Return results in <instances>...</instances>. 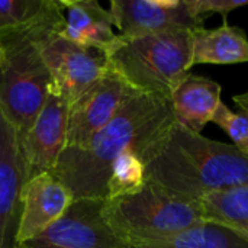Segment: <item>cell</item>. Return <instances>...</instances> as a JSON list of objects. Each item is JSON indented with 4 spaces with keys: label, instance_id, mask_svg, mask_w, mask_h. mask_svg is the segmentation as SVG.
I'll return each mask as SVG.
<instances>
[{
    "label": "cell",
    "instance_id": "12",
    "mask_svg": "<svg viewBox=\"0 0 248 248\" xmlns=\"http://www.w3.org/2000/svg\"><path fill=\"white\" fill-rule=\"evenodd\" d=\"M73 202L71 192L51 171L28 179L20 198L16 246L38 237L60 221Z\"/></svg>",
    "mask_w": 248,
    "mask_h": 248
},
{
    "label": "cell",
    "instance_id": "16",
    "mask_svg": "<svg viewBox=\"0 0 248 248\" xmlns=\"http://www.w3.org/2000/svg\"><path fill=\"white\" fill-rule=\"evenodd\" d=\"M203 221L221 225L248 241V185L212 192L201 199Z\"/></svg>",
    "mask_w": 248,
    "mask_h": 248
},
{
    "label": "cell",
    "instance_id": "14",
    "mask_svg": "<svg viewBox=\"0 0 248 248\" xmlns=\"http://www.w3.org/2000/svg\"><path fill=\"white\" fill-rule=\"evenodd\" d=\"M170 102L176 122L202 134L221 105V86L208 77L189 73L173 92Z\"/></svg>",
    "mask_w": 248,
    "mask_h": 248
},
{
    "label": "cell",
    "instance_id": "4",
    "mask_svg": "<svg viewBox=\"0 0 248 248\" xmlns=\"http://www.w3.org/2000/svg\"><path fill=\"white\" fill-rule=\"evenodd\" d=\"M103 217L128 247L166 240L205 222L201 201L180 198L151 180L132 195L106 199Z\"/></svg>",
    "mask_w": 248,
    "mask_h": 248
},
{
    "label": "cell",
    "instance_id": "22",
    "mask_svg": "<svg viewBox=\"0 0 248 248\" xmlns=\"http://www.w3.org/2000/svg\"><path fill=\"white\" fill-rule=\"evenodd\" d=\"M234 103L238 106L240 112H243L244 115L248 116V92L238 94V96H234Z\"/></svg>",
    "mask_w": 248,
    "mask_h": 248
},
{
    "label": "cell",
    "instance_id": "13",
    "mask_svg": "<svg viewBox=\"0 0 248 248\" xmlns=\"http://www.w3.org/2000/svg\"><path fill=\"white\" fill-rule=\"evenodd\" d=\"M61 25L58 33L80 46L103 51L118 41L109 9L97 0H58Z\"/></svg>",
    "mask_w": 248,
    "mask_h": 248
},
{
    "label": "cell",
    "instance_id": "11",
    "mask_svg": "<svg viewBox=\"0 0 248 248\" xmlns=\"http://www.w3.org/2000/svg\"><path fill=\"white\" fill-rule=\"evenodd\" d=\"M28 179L20 135L0 110V248L16 247L20 198Z\"/></svg>",
    "mask_w": 248,
    "mask_h": 248
},
{
    "label": "cell",
    "instance_id": "19",
    "mask_svg": "<svg viewBox=\"0 0 248 248\" xmlns=\"http://www.w3.org/2000/svg\"><path fill=\"white\" fill-rule=\"evenodd\" d=\"M145 182V163L141 153L137 150L124 151L110 167L106 199L132 195L141 190Z\"/></svg>",
    "mask_w": 248,
    "mask_h": 248
},
{
    "label": "cell",
    "instance_id": "20",
    "mask_svg": "<svg viewBox=\"0 0 248 248\" xmlns=\"http://www.w3.org/2000/svg\"><path fill=\"white\" fill-rule=\"evenodd\" d=\"M212 122L218 125L231 140L232 145L248 158V116L243 112L231 110L225 103L221 102Z\"/></svg>",
    "mask_w": 248,
    "mask_h": 248
},
{
    "label": "cell",
    "instance_id": "15",
    "mask_svg": "<svg viewBox=\"0 0 248 248\" xmlns=\"http://www.w3.org/2000/svg\"><path fill=\"white\" fill-rule=\"evenodd\" d=\"M192 67L196 64L248 62V38L238 26L224 23L217 29L199 26L190 32Z\"/></svg>",
    "mask_w": 248,
    "mask_h": 248
},
{
    "label": "cell",
    "instance_id": "3",
    "mask_svg": "<svg viewBox=\"0 0 248 248\" xmlns=\"http://www.w3.org/2000/svg\"><path fill=\"white\" fill-rule=\"evenodd\" d=\"M192 31L166 32L118 41L108 64L135 92L170 99L192 68Z\"/></svg>",
    "mask_w": 248,
    "mask_h": 248
},
{
    "label": "cell",
    "instance_id": "23",
    "mask_svg": "<svg viewBox=\"0 0 248 248\" xmlns=\"http://www.w3.org/2000/svg\"><path fill=\"white\" fill-rule=\"evenodd\" d=\"M1 57H3V46H1V44H0V60H1Z\"/></svg>",
    "mask_w": 248,
    "mask_h": 248
},
{
    "label": "cell",
    "instance_id": "7",
    "mask_svg": "<svg viewBox=\"0 0 248 248\" xmlns=\"http://www.w3.org/2000/svg\"><path fill=\"white\" fill-rule=\"evenodd\" d=\"M109 12L122 39L193 31L205 20L192 0H112Z\"/></svg>",
    "mask_w": 248,
    "mask_h": 248
},
{
    "label": "cell",
    "instance_id": "17",
    "mask_svg": "<svg viewBox=\"0 0 248 248\" xmlns=\"http://www.w3.org/2000/svg\"><path fill=\"white\" fill-rule=\"evenodd\" d=\"M61 25L58 0H0V35Z\"/></svg>",
    "mask_w": 248,
    "mask_h": 248
},
{
    "label": "cell",
    "instance_id": "5",
    "mask_svg": "<svg viewBox=\"0 0 248 248\" xmlns=\"http://www.w3.org/2000/svg\"><path fill=\"white\" fill-rule=\"evenodd\" d=\"M46 25L0 35V110L17 129L28 132L42 109L52 84L51 74L38 49L35 33Z\"/></svg>",
    "mask_w": 248,
    "mask_h": 248
},
{
    "label": "cell",
    "instance_id": "1",
    "mask_svg": "<svg viewBox=\"0 0 248 248\" xmlns=\"http://www.w3.org/2000/svg\"><path fill=\"white\" fill-rule=\"evenodd\" d=\"M174 122L170 99L132 92L113 119L86 145L65 148L51 173L67 186L74 201H105L113 161L128 150L140 151L145 161L150 148Z\"/></svg>",
    "mask_w": 248,
    "mask_h": 248
},
{
    "label": "cell",
    "instance_id": "6",
    "mask_svg": "<svg viewBox=\"0 0 248 248\" xmlns=\"http://www.w3.org/2000/svg\"><path fill=\"white\" fill-rule=\"evenodd\" d=\"M58 29L42 28L35 33V41L52 83L71 105L102 77L108 68V58L103 51L70 42Z\"/></svg>",
    "mask_w": 248,
    "mask_h": 248
},
{
    "label": "cell",
    "instance_id": "2",
    "mask_svg": "<svg viewBox=\"0 0 248 248\" xmlns=\"http://www.w3.org/2000/svg\"><path fill=\"white\" fill-rule=\"evenodd\" d=\"M145 179L189 199L248 185V158L232 144L205 138L174 122L150 148Z\"/></svg>",
    "mask_w": 248,
    "mask_h": 248
},
{
    "label": "cell",
    "instance_id": "8",
    "mask_svg": "<svg viewBox=\"0 0 248 248\" xmlns=\"http://www.w3.org/2000/svg\"><path fill=\"white\" fill-rule=\"evenodd\" d=\"M103 203L100 199L74 201L60 221L15 248H128L106 222Z\"/></svg>",
    "mask_w": 248,
    "mask_h": 248
},
{
    "label": "cell",
    "instance_id": "18",
    "mask_svg": "<svg viewBox=\"0 0 248 248\" xmlns=\"http://www.w3.org/2000/svg\"><path fill=\"white\" fill-rule=\"evenodd\" d=\"M128 248H248V241L221 225L202 222L166 240Z\"/></svg>",
    "mask_w": 248,
    "mask_h": 248
},
{
    "label": "cell",
    "instance_id": "10",
    "mask_svg": "<svg viewBox=\"0 0 248 248\" xmlns=\"http://www.w3.org/2000/svg\"><path fill=\"white\" fill-rule=\"evenodd\" d=\"M70 103L52 83L46 100L28 132L20 138L29 179L52 171L67 145Z\"/></svg>",
    "mask_w": 248,
    "mask_h": 248
},
{
    "label": "cell",
    "instance_id": "9",
    "mask_svg": "<svg viewBox=\"0 0 248 248\" xmlns=\"http://www.w3.org/2000/svg\"><path fill=\"white\" fill-rule=\"evenodd\" d=\"M132 92L135 90L108 64L102 77L70 105L65 148L86 145L113 119Z\"/></svg>",
    "mask_w": 248,
    "mask_h": 248
},
{
    "label": "cell",
    "instance_id": "21",
    "mask_svg": "<svg viewBox=\"0 0 248 248\" xmlns=\"http://www.w3.org/2000/svg\"><path fill=\"white\" fill-rule=\"evenodd\" d=\"M193 7L196 12L206 19L212 13H219L224 17V22L227 23V16L240 7L248 6V0H192Z\"/></svg>",
    "mask_w": 248,
    "mask_h": 248
}]
</instances>
